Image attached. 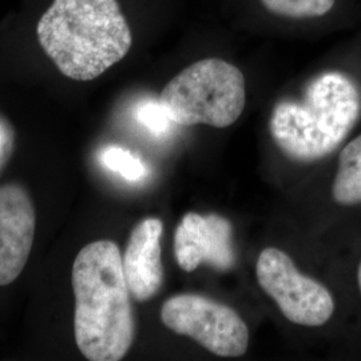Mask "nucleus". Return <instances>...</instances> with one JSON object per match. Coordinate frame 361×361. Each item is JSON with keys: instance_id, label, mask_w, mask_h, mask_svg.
Wrapping results in <instances>:
<instances>
[{"instance_id": "obj_1", "label": "nucleus", "mask_w": 361, "mask_h": 361, "mask_svg": "<svg viewBox=\"0 0 361 361\" xmlns=\"http://www.w3.org/2000/svg\"><path fill=\"white\" fill-rule=\"evenodd\" d=\"M71 280L74 334L80 353L90 361L122 360L133 345L135 322L116 243L99 240L80 249Z\"/></svg>"}, {"instance_id": "obj_2", "label": "nucleus", "mask_w": 361, "mask_h": 361, "mask_svg": "<svg viewBox=\"0 0 361 361\" xmlns=\"http://www.w3.org/2000/svg\"><path fill=\"white\" fill-rule=\"evenodd\" d=\"M39 44L70 79L89 82L121 62L133 35L116 0H54L37 27Z\"/></svg>"}, {"instance_id": "obj_3", "label": "nucleus", "mask_w": 361, "mask_h": 361, "mask_svg": "<svg viewBox=\"0 0 361 361\" xmlns=\"http://www.w3.org/2000/svg\"><path fill=\"white\" fill-rule=\"evenodd\" d=\"M361 113L357 85L340 71L313 78L301 101H281L271 116V134L295 161H317L334 153L355 128Z\"/></svg>"}, {"instance_id": "obj_4", "label": "nucleus", "mask_w": 361, "mask_h": 361, "mask_svg": "<svg viewBox=\"0 0 361 361\" xmlns=\"http://www.w3.org/2000/svg\"><path fill=\"white\" fill-rule=\"evenodd\" d=\"M159 101L176 125L224 129L245 109V78L232 63L207 58L173 78Z\"/></svg>"}, {"instance_id": "obj_5", "label": "nucleus", "mask_w": 361, "mask_h": 361, "mask_svg": "<svg viewBox=\"0 0 361 361\" xmlns=\"http://www.w3.org/2000/svg\"><path fill=\"white\" fill-rule=\"evenodd\" d=\"M161 320L177 335L188 336L221 357H238L247 350L249 329L231 307L212 298L183 293L162 305Z\"/></svg>"}, {"instance_id": "obj_6", "label": "nucleus", "mask_w": 361, "mask_h": 361, "mask_svg": "<svg viewBox=\"0 0 361 361\" xmlns=\"http://www.w3.org/2000/svg\"><path fill=\"white\" fill-rule=\"evenodd\" d=\"M259 286L274 300L290 323L322 326L335 313V298L319 281L304 276L293 259L277 247H265L258 256Z\"/></svg>"}, {"instance_id": "obj_7", "label": "nucleus", "mask_w": 361, "mask_h": 361, "mask_svg": "<svg viewBox=\"0 0 361 361\" xmlns=\"http://www.w3.org/2000/svg\"><path fill=\"white\" fill-rule=\"evenodd\" d=\"M174 253L185 271H195L202 262L219 271L232 269L235 255L231 222L219 214H185L174 235Z\"/></svg>"}, {"instance_id": "obj_8", "label": "nucleus", "mask_w": 361, "mask_h": 361, "mask_svg": "<svg viewBox=\"0 0 361 361\" xmlns=\"http://www.w3.org/2000/svg\"><path fill=\"white\" fill-rule=\"evenodd\" d=\"M37 226L35 207L26 189L0 186V286L11 284L25 269Z\"/></svg>"}, {"instance_id": "obj_9", "label": "nucleus", "mask_w": 361, "mask_h": 361, "mask_svg": "<svg viewBox=\"0 0 361 361\" xmlns=\"http://www.w3.org/2000/svg\"><path fill=\"white\" fill-rule=\"evenodd\" d=\"M164 224L158 219H145L130 234L122 267L130 293L137 301L145 302L159 292L164 284V267L161 259V237Z\"/></svg>"}, {"instance_id": "obj_10", "label": "nucleus", "mask_w": 361, "mask_h": 361, "mask_svg": "<svg viewBox=\"0 0 361 361\" xmlns=\"http://www.w3.org/2000/svg\"><path fill=\"white\" fill-rule=\"evenodd\" d=\"M332 198L343 207L361 205V134L340 152Z\"/></svg>"}, {"instance_id": "obj_11", "label": "nucleus", "mask_w": 361, "mask_h": 361, "mask_svg": "<svg viewBox=\"0 0 361 361\" xmlns=\"http://www.w3.org/2000/svg\"><path fill=\"white\" fill-rule=\"evenodd\" d=\"M261 3L277 16L310 19L326 15L334 8L336 0H261Z\"/></svg>"}, {"instance_id": "obj_12", "label": "nucleus", "mask_w": 361, "mask_h": 361, "mask_svg": "<svg viewBox=\"0 0 361 361\" xmlns=\"http://www.w3.org/2000/svg\"><path fill=\"white\" fill-rule=\"evenodd\" d=\"M99 158L104 168L114 171L130 182H138L147 176V169L142 161L137 155L122 147H106Z\"/></svg>"}, {"instance_id": "obj_13", "label": "nucleus", "mask_w": 361, "mask_h": 361, "mask_svg": "<svg viewBox=\"0 0 361 361\" xmlns=\"http://www.w3.org/2000/svg\"><path fill=\"white\" fill-rule=\"evenodd\" d=\"M137 119L158 138L166 135L171 129V123H174L161 101H149L141 104L137 110Z\"/></svg>"}, {"instance_id": "obj_14", "label": "nucleus", "mask_w": 361, "mask_h": 361, "mask_svg": "<svg viewBox=\"0 0 361 361\" xmlns=\"http://www.w3.org/2000/svg\"><path fill=\"white\" fill-rule=\"evenodd\" d=\"M13 146V133L11 126L0 118V170L11 157Z\"/></svg>"}, {"instance_id": "obj_15", "label": "nucleus", "mask_w": 361, "mask_h": 361, "mask_svg": "<svg viewBox=\"0 0 361 361\" xmlns=\"http://www.w3.org/2000/svg\"><path fill=\"white\" fill-rule=\"evenodd\" d=\"M357 285H359V290H360L361 295V261L360 265H359V269H357Z\"/></svg>"}]
</instances>
